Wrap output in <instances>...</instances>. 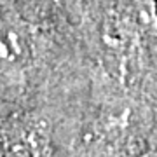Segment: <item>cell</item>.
I'll return each mask as SVG.
<instances>
[{
    "label": "cell",
    "mask_w": 157,
    "mask_h": 157,
    "mask_svg": "<svg viewBox=\"0 0 157 157\" xmlns=\"http://www.w3.org/2000/svg\"><path fill=\"white\" fill-rule=\"evenodd\" d=\"M155 2H157V0H155Z\"/></svg>",
    "instance_id": "cell-1"
}]
</instances>
